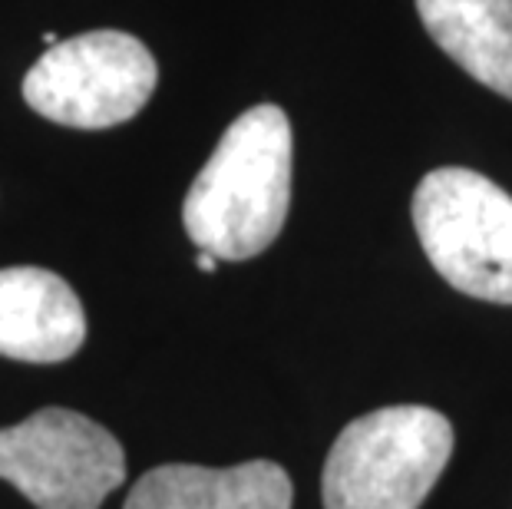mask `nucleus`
Segmentation results:
<instances>
[{
    "mask_svg": "<svg viewBox=\"0 0 512 509\" xmlns=\"http://www.w3.org/2000/svg\"><path fill=\"white\" fill-rule=\"evenodd\" d=\"M291 149V123L275 103L252 106L225 129L182 205L199 252L245 262L275 242L291 209Z\"/></svg>",
    "mask_w": 512,
    "mask_h": 509,
    "instance_id": "f257e3e1",
    "label": "nucleus"
},
{
    "mask_svg": "<svg viewBox=\"0 0 512 509\" xmlns=\"http://www.w3.org/2000/svg\"><path fill=\"white\" fill-rule=\"evenodd\" d=\"M450 457L453 427L440 410H370L337 433L321 476L324 509H420Z\"/></svg>",
    "mask_w": 512,
    "mask_h": 509,
    "instance_id": "f03ea898",
    "label": "nucleus"
},
{
    "mask_svg": "<svg viewBox=\"0 0 512 509\" xmlns=\"http://www.w3.org/2000/svg\"><path fill=\"white\" fill-rule=\"evenodd\" d=\"M413 229L446 285L512 305V196L473 169L446 166L413 192Z\"/></svg>",
    "mask_w": 512,
    "mask_h": 509,
    "instance_id": "7ed1b4c3",
    "label": "nucleus"
},
{
    "mask_svg": "<svg viewBox=\"0 0 512 509\" xmlns=\"http://www.w3.org/2000/svg\"><path fill=\"white\" fill-rule=\"evenodd\" d=\"M156 80L159 67L143 40L90 30L43 53L24 80V100L60 126L110 129L143 110Z\"/></svg>",
    "mask_w": 512,
    "mask_h": 509,
    "instance_id": "20e7f679",
    "label": "nucleus"
},
{
    "mask_svg": "<svg viewBox=\"0 0 512 509\" xmlns=\"http://www.w3.org/2000/svg\"><path fill=\"white\" fill-rule=\"evenodd\" d=\"M0 480L37 509H100L126 480V453L96 420L43 407L14 427H0Z\"/></svg>",
    "mask_w": 512,
    "mask_h": 509,
    "instance_id": "39448f33",
    "label": "nucleus"
},
{
    "mask_svg": "<svg viewBox=\"0 0 512 509\" xmlns=\"http://www.w3.org/2000/svg\"><path fill=\"white\" fill-rule=\"evenodd\" d=\"M86 341V311L57 272L0 268V354L27 364H60Z\"/></svg>",
    "mask_w": 512,
    "mask_h": 509,
    "instance_id": "423d86ee",
    "label": "nucleus"
},
{
    "mask_svg": "<svg viewBox=\"0 0 512 509\" xmlns=\"http://www.w3.org/2000/svg\"><path fill=\"white\" fill-rule=\"evenodd\" d=\"M291 503L288 470L271 460H248L222 470L166 463L129 490L123 509H291Z\"/></svg>",
    "mask_w": 512,
    "mask_h": 509,
    "instance_id": "0eeeda50",
    "label": "nucleus"
},
{
    "mask_svg": "<svg viewBox=\"0 0 512 509\" xmlns=\"http://www.w3.org/2000/svg\"><path fill=\"white\" fill-rule=\"evenodd\" d=\"M417 14L446 57L512 100V0H417Z\"/></svg>",
    "mask_w": 512,
    "mask_h": 509,
    "instance_id": "6e6552de",
    "label": "nucleus"
},
{
    "mask_svg": "<svg viewBox=\"0 0 512 509\" xmlns=\"http://www.w3.org/2000/svg\"><path fill=\"white\" fill-rule=\"evenodd\" d=\"M215 268H219V258H215L212 252H199V272L212 275Z\"/></svg>",
    "mask_w": 512,
    "mask_h": 509,
    "instance_id": "1a4fd4ad",
    "label": "nucleus"
},
{
    "mask_svg": "<svg viewBox=\"0 0 512 509\" xmlns=\"http://www.w3.org/2000/svg\"><path fill=\"white\" fill-rule=\"evenodd\" d=\"M43 43H47V47H57V34H50V30H47V34H43Z\"/></svg>",
    "mask_w": 512,
    "mask_h": 509,
    "instance_id": "9d476101",
    "label": "nucleus"
}]
</instances>
